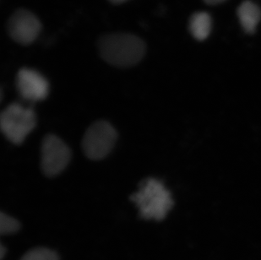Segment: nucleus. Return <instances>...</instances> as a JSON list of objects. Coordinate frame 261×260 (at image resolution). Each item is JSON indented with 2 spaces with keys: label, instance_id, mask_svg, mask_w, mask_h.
I'll return each mask as SVG.
<instances>
[{
  "label": "nucleus",
  "instance_id": "4468645a",
  "mask_svg": "<svg viewBox=\"0 0 261 260\" xmlns=\"http://www.w3.org/2000/svg\"><path fill=\"white\" fill-rule=\"evenodd\" d=\"M109 1L113 3V4H115V5H119V4H123V3H125L126 1H128V0H109Z\"/></svg>",
  "mask_w": 261,
  "mask_h": 260
},
{
  "label": "nucleus",
  "instance_id": "6e6552de",
  "mask_svg": "<svg viewBox=\"0 0 261 260\" xmlns=\"http://www.w3.org/2000/svg\"><path fill=\"white\" fill-rule=\"evenodd\" d=\"M238 16L244 31L253 33L261 19L260 9L251 1H244L238 9Z\"/></svg>",
  "mask_w": 261,
  "mask_h": 260
},
{
  "label": "nucleus",
  "instance_id": "f257e3e1",
  "mask_svg": "<svg viewBox=\"0 0 261 260\" xmlns=\"http://www.w3.org/2000/svg\"><path fill=\"white\" fill-rule=\"evenodd\" d=\"M101 58L118 67H130L143 59L145 45L142 40L127 33H112L101 37L98 43Z\"/></svg>",
  "mask_w": 261,
  "mask_h": 260
},
{
  "label": "nucleus",
  "instance_id": "9b49d317",
  "mask_svg": "<svg viewBox=\"0 0 261 260\" xmlns=\"http://www.w3.org/2000/svg\"><path fill=\"white\" fill-rule=\"evenodd\" d=\"M20 228V224L15 218L2 212L0 216V233L10 235L17 232Z\"/></svg>",
  "mask_w": 261,
  "mask_h": 260
},
{
  "label": "nucleus",
  "instance_id": "423d86ee",
  "mask_svg": "<svg viewBox=\"0 0 261 260\" xmlns=\"http://www.w3.org/2000/svg\"><path fill=\"white\" fill-rule=\"evenodd\" d=\"M42 25L37 16L28 10H19L8 22V32L15 42L29 45L37 39Z\"/></svg>",
  "mask_w": 261,
  "mask_h": 260
},
{
  "label": "nucleus",
  "instance_id": "20e7f679",
  "mask_svg": "<svg viewBox=\"0 0 261 260\" xmlns=\"http://www.w3.org/2000/svg\"><path fill=\"white\" fill-rule=\"evenodd\" d=\"M117 140L116 130L106 121L93 123L85 134L82 147L91 160L103 159L113 150Z\"/></svg>",
  "mask_w": 261,
  "mask_h": 260
},
{
  "label": "nucleus",
  "instance_id": "9d476101",
  "mask_svg": "<svg viewBox=\"0 0 261 260\" xmlns=\"http://www.w3.org/2000/svg\"><path fill=\"white\" fill-rule=\"evenodd\" d=\"M20 260H59V257L55 251L41 247L28 251Z\"/></svg>",
  "mask_w": 261,
  "mask_h": 260
},
{
  "label": "nucleus",
  "instance_id": "39448f33",
  "mask_svg": "<svg viewBox=\"0 0 261 260\" xmlns=\"http://www.w3.org/2000/svg\"><path fill=\"white\" fill-rule=\"evenodd\" d=\"M71 153L66 144L55 135H47L42 145V169L46 176L54 177L69 164Z\"/></svg>",
  "mask_w": 261,
  "mask_h": 260
},
{
  "label": "nucleus",
  "instance_id": "f03ea898",
  "mask_svg": "<svg viewBox=\"0 0 261 260\" xmlns=\"http://www.w3.org/2000/svg\"><path fill=\"white\" fill-rule=\"evenodd\" d=\"M130 199L139 209V212L145 220L163 221L173 206V199L170 192L160 180L153 177L143 180L138 191Z\"/></svg>",
  "mask_w": 261,
  "mask_h": 260
},
{
  "label": "nucleus",
  "instance_id": "ddd939ff",
  "mask_svg": "<svg viewBox=\"0 0 261 260\" xmlns=\"http://www.w3.org/2000/svg\"><path fill=\"white\" fill-rule=\"evenodd\" d=\"M204 2L209 4V5H217L220 3L224 2L226 0H204Z\"/></svg>",
  "mask_w": 261,
  "mask_h": 260
},
{
  "label": "nucleus",
  "instance_id": "1a4fd4ad",
  "mask_svg": "<svg viewBox=\"0 0 261 260\" xmlns=\"http://www.w3.org/2000/svg\"><path fill=\"white\" fill-rule=\"evenodd\" d=\"M212 30V19L207 13L198 12L192 15L190 20V31L193 37L199 41H204L209 37Z\"/></svg>",
  "mask_w": 261,
  "mask_h": 260
},
{
  "label": "nucleus",
  "instance_id": "7ed1b4c3",
  "mask_svg": "<svg viewBox=\"0 0 261 260\" xmlns=\"http://www.w3.org/2000/svg\"><path fill=\"white\" fill-rule=\"evenodd\" d=\"M0 127L10 142L20 145L36 127L34 111L20 104H10L1 113Z\"/></svg>",
  "mask_w": 261,
  "mask_h": 260
},
{
  "label": "nucleus",
  "instance_id": "f8f14e48",
  "mask_svg": "<svg viewBox=\"0 0 261 260\" xmlns=\"http://www.w3.org/2000/svg\"><path fill=\"white\" fill-rule=\"evenodd\" d=\"M6 251L7 250H6V248H5V246L1 244V246H0V259H4Z\"/></svg>",
  "mask_w": 261,
  "mask_h": 260
},
{
  "label": "nucleus",
  "instance_id": "0eeeda50",
  "mask_svg": "<svg viewBox=\"0 0 261 260\" xmlns=\"http://www.w3.org/2000/svg\"><path fill=\"white\" fill-rule=\"evenodd\" d=\"M16 86L20 96L28 101H42L49 91V84L47 80L34 69L28 68L18 72Z\"/></svg>",
  "mask_w": 261,
  "mask_h": 260
}]
</instances>
